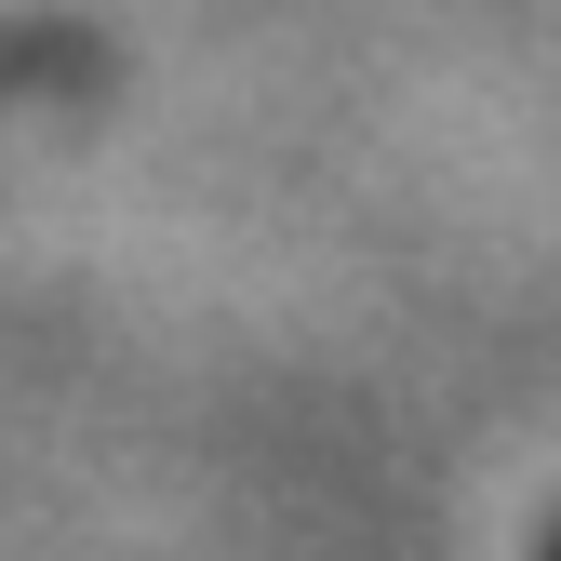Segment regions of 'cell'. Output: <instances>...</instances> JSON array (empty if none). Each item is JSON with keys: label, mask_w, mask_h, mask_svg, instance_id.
I'll use <instances>...</instances> for the list:
<instances>
[{"label": "cell", "mask_w": 561, "mask_h": 561, "mask_svg": "<svg viewBox=\"0 0 561 561\" xmlns=\"http://www.w3.org/2000/svg\"><path fill=\"white\" fill-rule=\"evenodd\" d=\"M548 561H561V535H548Z\"/></svg>", "instance_id": "6da1fadb"}]
</instances>
